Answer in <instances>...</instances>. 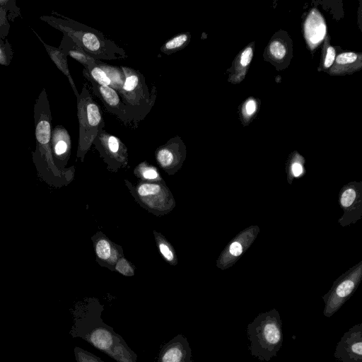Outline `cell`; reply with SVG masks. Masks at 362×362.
<instances>
[{"label": "cell", "mask_w": 362, "mask_h": 362, "mask_svg": "<svg viewBox=\"0 0 362 362\" xmlns=\"http://www.w3.org/2000/svg\"><path fill=\"white\" fill-rule=\"evenodd\" d=\"M116 269L124 275H132L134 272L129 263L124 259H121L118 261Z\"/></svg>", "instance_id": "obj_26"}, {"label": "cell", "mask_w": 362, "mask_h": 362, "mask_svg": "<svg viewBox=\"0 0 362 362\" xmlns=\"http://www.w3.org/2000/svg\"><path fill=\"white\" fill-rule=\"evenodd\" d=\"M92 343L98 349H107L112 344V336L105 329H97L91 335Z\"/></svg>", "instance_id": "obj_16"}, {"label": "cell", "mask_w": 362, "mask_h": 362, "mask_svg": "<svg viewBox=\"0 0 362 362\" xmlns=\"http://www.w3.org/2000/svg\"><path fill=\"white\" fill-rule=\"evenodd\" d=\"M79 137L77 156L83 158L98 134L104 129L105 121L99 105L93 100L87 84L76 98Z\"/></svg>", "instance_id": "obj_5"}, {"label": "cell", "mask_w": 362, "mask_h": 362, "mask_svg": "<svg viewBox=\"0 0 362 362\" xmlns=\"http://www.w3.org/2000/svg\"><path fill=\"white\" fill-rule=\"evenodd\" d=\"M158 247L160 253L168 261L170 262L173 259V253L168 245L160 243Z\"/></svg>", "instance_id": "obj_29"}, {"label": "cell", "mask_w": 362, "mask_h": 362, "mask_svg": "<svg viewBox=\"0 0 362 362\" xmlns=\"http://www.w3.org/2000/svg\"><path fill=\"white\" fill-rule=\"evenodd\" d=\"M103 66L112 81L114 89L119 93L125 81V76L121 66L110 65L104 62H103Z\"/></svg>", "instance_id": "obj_15"}, {"label": "cell", "mask_w": 362, "mask_h": 362, "mask_svg": "<svg viewBox=\"0 0 362 362\" xmlns=\"http://www.w3.org/2000/svg\"><path fill=\"white\" fill-rule=\"evenodd\" d=\"M269 49L272 54L276 59H282L286 54L285 47L277 40L271 43Z\"/></svg>", "instance_id": "obj_22"}, {"label": "cell", "mask_w": 362, "mask_h": 362, "mask_svg": "<svg viewBox=\"0 0 362 362\" xmlns=\"http://www.w3.org/2000/svg\"><path fill=\"white\" fill-rule=\"evenodd\" d=\"M11 28L7 13L0 8V38L6 39Z\"/></svg>", "instance_id": "obj_21"}, {"label": "cell", "mask_w": 362, "mask_h": 362, "mask_svg": "<svg viewBox=\"0 0 362 362\" xmlns=\"http://www.w3.org/2000/svg\"><path fill=\"white\" fill-rule=\"evenodd\" d=\"M0 8L7 13L8 21H14L15 18L21 17V9L16 0H0Z\"/></svg>", "instance_id": "obj_18"}, {"label": "cell", "mask_w": 362, "mask_h": 362, "mask_svg": "<svg viewBox=\"0 0 362 362\" xmlns=\"http://www.w3.org/2000/svg\"><path fill=\"white\" fill-rule=\"evenodd\" d=\"M335 59V50L332 47H329L325 60V66L328 68L332 66Z\"/></svg>", "instance_id": "obj_30"}, {"label": "cell", "mask_w": 362, "mask_h": 362, "mask_svg": "<svg viewBox=\"0 0 362 362\" xmlns=\"http://www.w3.org/2000/svg\"><path fill=\"white\" fill-rule=\"evenodd\" d=\"M185 153L184 142L179 136H175L157 149L156 156L161 166L168 168L179 163Z\"/></svg>", "instance_id": "obj_10"}, {"label": "cell", "mask_w": 362, "mask_h": 362, "mask_svg": "<svg viewBox=\"0 0 362 362\" xmlns=\"http://www.w3.org/2000/svg\"><path fill=\"white\" fill-rule=\"evenodd\" d=\"M307 38L313 44L320 42L325 35L326 27L321 16L317 12H313L305 23Z\"/></svg>", "instance_id": "obj_13"}, {"label": "cell", "mask_w": 362, "mask_h": 362, "mask_svg": "<svg viewBox=\"0 0 362 362\" xmlns=\"http://www.w3.org/2000/svg\"><path fill=\"white\" fill-rule=\"evenodd\" d=\"M256 110V104L254 100H249L245 105V110L247 115H252L255 112Z\"/></svg>", "instance_id": "obj_32"}, {"label": "cell", "mask_w": 362, "mask_h": 362, "mask_svg": "<svg viewBox=\"0 0 362 362\" xmlns=\"http://www.w3.org/2000/svg\"><path fill=\"white\" fill-rule=\"evenodd\" d=\"M60 16V15H59ZM42 16L40 19L71 38L93 58L98 60H115L128 57L119 47L99 30L67 17Z\"/></svg>", "instance_id": "obj_1"}, {"label": "cell", "mask_w": 362, "mask_h": 362, "mask_svg": "<svg viewBox=\"0 0 362 362\" xmlns=\"http://www.w3.org/2000/svg\"><path fill=\"white\" fill-rule=\"evenodd\" d=\"M249 349L252 356L269 361L283 344L282 322L276 310L259 314L247 326Z\"/></svg>", "instance_id": "obj_4"}, {"label": "cell", "mask_w": 362, "mask_h": 362, "mask_svg": "<svg viewBox=\"0 0 362 362\" xmlns=\"http://www.w3.org/2000/svg\"><path fill=\"white\" fill-rule=\"evenodd\" d=\"M181 357V351L177 348H173L165 353L163 362H180Z\"/></svg>", "instance_id": "obj_23"}, {"label": "cell", "mask_w": 362, "mask_h": 362, "mask_svg": "<svg viewBox=\"0 0 362 362\" xmlns=\"http://www.w3.org/2000/svg\"><path fill=\"white\" fill-rule=\"evenodd\" d=\"M67 57L69 56L83 66L86 70L98 64L101 60L93 58L83 48L76 44L71 38L63 35L60 45L58 47Z\"/></svg>", "instance_id": "obj_11"}, {"label": "cell", "mask_w": 362, "mask_h": 362, "mask_svg": "<svg viewBox=\"0 0 362 362\" xmlns=\"http://www.w3.org/2000/svg\"><path fill=\"white\" fill-rule=\"evenodd\" d=\"M71 142L68 131L62 125H57L52 130L51 148L55 165L61 169L69 157Z\"/></svg>", "instance_id": "obj_8"}, {"label": "cell", "mask_w": 362, "mask_h": 362, "mask_svg": "<svg viewBox=\"0 0 362 362\" xmlns=\"http://www.w3.org/2000/svg\"><path fill=\"white\" fill-rule=\"evenodd\" d=\"M252 57V49L251 47L246 48L241 54L240 64L243 66H247Z\"/></svg>", "instance_id": "obj_28"}, {"label": "cell", "mask_w": 362, "mask_h": 362, "mask_svg": "<svg viewBox=\"0 0 362 362\" xmlns=\"http://www.w3.org/2000/svg\"><path fill=\"white\" fill-rule=\"evenodd\" d=\"M243 252L241 245L238 242L233 243L230 246V252L234 256H239Z\"/></svg>", "instance_id": "obj_31"}, {"label": "cell", "mask_w": 362, "mask_h": 362, "mask_svg": "<svg viewBox=\"0 0 362 362\" xmlns=\"http://www.w3.org/2000/svg\"><path fill=\"white\" fill-rule=\"evenodd\" d=\"M93 144L108 158L117 160H123L126 158L127 148L124 143L104 129L98 134Z\"/></svg>", "instance_id": "obj_9"}, {"label": "cell", "mask_w": 362, "mask_h": 362, "mask_svg": "<svg viewBox=\"0 0 362 362\" xmlns=\"http://www.w3.org/2000/svg\"><path fill=\"white\" fill-rule=\"evenodd\" d=\"M33 31L43 45L51 60L54 63L59 70H60L68 78L76 97H78L79 93L76 88L68 66L67 56L59 47H55L47 44L34 30H33Z\"/></svg>", "instance_id": "obj_12"}, {"label": "cell", "mask_w": 362, "mask_h": 362, "mask_svg": "<svg viewBox=\"0 0 362 362\" xmlns=\"http://www.w3.org/2000/svg\"><path fill=\"white\" fill-rule=\"evenodd\" d=\"M95 251L98 257L101 259H107L111 255L110 245L107 240H100L96 245Z\"/></svg>", "instance_id": "obj_19"}, {"label": "cell", "mask_w": 362, "mask_h": 362, "mask_svg": "<svg viewBox=\"0 0 362 362\" xmlns=\"http://www.w3.org/2000/svg\"><path fill=\"white\" fill-rule=\"evenodd\" d=\"M83 77L90 83L93 93L103 103L107 111L115 115L121 122L123 118V104L119 93L112 88L100 85L93 81L83 69Z\"/></svg>", "instance_id": "obj_7"}, {"label": "cell", "mask_w": 362, "mask_h": 362, "mask_svg": "<svg viewBox=\"0 0 362 362\" xmlns=\"http://www.w3.org/2000/svg\"><path fill=\"white\" fill-rule=\"evenodd\" d=\"M121 69L125 76L124 83L118 93L123 104L122 123L135 129L155 105L157 88L153 85L150 90L140 71L124 66Z\"/></svg>", "instance_id": "obj_3"}, {"label": "cell", "mask_w": 362, "mask_h": 362, "mask_svg": "<svg viewBox=\"0 0 362 362\" xmlns=\"http://www.w3.org/2000/svg\"><path fill=\"white\" fill-rule=\"evenodd\" d=\"M334 357L340 362H362V324L354 325L341 337Z\"/></svg>", "instance_id": "obj_6"}, {"label": "cell", "mask_w": 362, "mask_h": 362, "mask_svg": "<svg viewBox=\"0 0 362 362\" xmlns=\"http://www.w3.org/2000/svg\"><path fill=\"white\" fill-rule=\"evenodd\" d=\"M160 191V187L156 184L145 183L141 185L138 189L137 192L141 197H146L158 194Z\"/></svg>", "instance_id": "obj_20"}, {"label": "cell", "mask_w": 362, "mask_h": 362, "mask_svg": "<svg viewBox=\"0 0 362 362\" xmlns=\"http://www.w3.org/2000/svg\"><path fill=\"white\" fill-rule=\"evenodd\" d=\"M52 113L47 94L43 88L34 105V122L36 146L33 160L40 177L46 183L57 185L62 170L55 165L51 148Z\"/></svg>", "instance_id": "obj_2"}, {"label": "cell", "mask_w": 362, "mask_h": 362, "mask_svg": "<svg viewBox=\"0 0 362 362\" xmlns=\"http://www.w3.org/2000/svg\"><path fill=\"white\" fill-rule=\"evenodd\" d=\"M356 198V192L352 189H346L342 194L341 203L344 206H349Z\"/></svg>", "instance_id": "obj_25"}, {"label": "cell", "mask_w": 362, "mask_h": 362, "mask_svg": "<svg viewBox=\"0 0 362 362\" xmlns=\"http://www.w3.org/2000/svg\"><path fill=\"white\" fill-rule=\"evenodd\" d=\"M191 40V33L185 32L179 33L167 40L160 47L161 53L170 55L187 46Z\"/></svg>", "instance_id": "obj_14"}, {"label": "cell", "mask_w": 362, "mask_h": 362, "mask_svg": "<svg viewBox=\"0 0 362 362\" xmlns=\"http://www.w3.org/2000/svg\"><path fill=\"white\" fill-rule=\"evenodd\" d=\"M13 56L11 45L8 40L0 38V65L8 66Z\"/></svg>", "instance_id": "obj_17"}, {"label": "cell", "mask_w": 362, "mask_h": 362, "mask_svg": "<svg viewBox=\"0 0 362 362\" xmlns=\"http://www.w3.org/2000/svg\"><path fill=\"white\" fill-rule=\"evenodd\" d=\"M303 171L302 166L298 163H295L292 165V172L295 177L299 176Z\"/></svg>", "instance_id": "obj_33"}, {"label": "cell", "mask_w": 362, "mask_h": 362, "mask_svg": "<svg viewBox=\"0 0 362 362\" xmlns=\"http://www.w3.org/2000/svg\"><path fill=\"white\" fill-rule=\"evenodd\" d=\"M141 173L144 177L148 180H154L158 177L157 171L152 167H142L141 168Z\"/></svg>", "instance_id": "obj_27"}, {"label": "cell", "mask_w": 362, "mask_h": 362, "mask_svg": "<svg viewBox=\"0 0 362 362\" xmlns=\"http://www.w3.org/2000/svg\"><path fill=\"white\" fill-rule=\"evenodd\" d=\"M357 59V54L354 52H344L339 54L336 62L339 64H346L354 62Z\"/></svg>", "instance_id": "obj_24"}]
</instances>
